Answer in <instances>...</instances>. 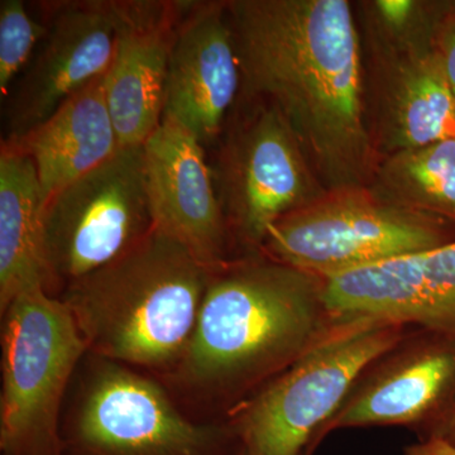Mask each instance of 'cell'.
Instances as JSON below:
<instances>
[{
    "label": "cell",
    "mask_w": 455,
    "mask_h": 455,
    "mask_svg": "<svg viewBox=\"0 0 455 455\" xmlns=\"http://www.w3.org/2000/svg\"><path fill=\"white\" fill-rule=\"evenodd\" d=\"M107 74L77 92L22 139L8 140L35 164L44 205L57 191L122 149L108 107Z\"/></svg>",
    "instance_id": "2e32d148"
},
{
    "label": "cell",
    "mask_w": 455,
    "mask_h": 455,
    "mask_svg": "<svg viewBox=\"0 0 455 455\" xmlns=\"http://www.w3.org/2000/svg\"><path fill=\"white\" fill-rule=\"evenodd\" d=\"M401 176L411 193L433 211L455 215V139L409 152Z\"/></svg>",
    "instance_id": "d6986e66"
},
{
    "label": "cell",
    "mask_w": 455,
    "mask_h": 455,
    "mask_svg": "<svg viewBox=\"0 0 455 455\" xmlns=\"http://www.w3.org/2000/svg\"><path fill=\"white\" fill-rule=\"evenodd\" d=\"M46 33V23L38 22L22 0L0 2V92L2 99L31 61Z\"/></svg>",
    "instance_id": "ffe728a7"
},
{
    "label": "cell",
    "mask_w": 455,
    "mask_h": 455,
    "mask_svg": "<svg viewBox=\"0 0 455 455\" xmlns=\"http://www.w3.org/2000/svg\"><path fill=\"white\" fill-rule=\"evenodd\" d=\"M44 200L29 156L2 140L0 151V310L23 292L53 295L44 243Z\"/></svg>",
    "instance_id": "e0dca14e"
},
{
    "label": "cell",
    "mask_w": 455,
    "mask_h": 455,
    "mask_svg": "<svg viewBox=\"0 0 455 455\" xmlns=\"http://www.w3.org/2000/svg\"><path fill=\"white\" fill-rule=\"evenodd\" d=\"M455 403V335L411 326L362 372L323 438L353 427H403L419 439Z\"/></svg>",
    "instance_id": "30bf717a"
},
{
    "label": "cell",
    "mask_w": 455,
    "mask_h": 455,
    "mask_svg": "<svg viewBox=\"0 0 455 455\" xmlns=\"http://www.w3.org/2000/svg\"><path fill=\"white\" fill-rule=\"evenodd\" d=\"M61 455H241L227 420L197 421L157 377L88 355L62 411Z\"/></svg>",
    "instance_id": "277c9868"
},
{
    "label": "cell",
    "mask_w": 455,
    "mask_h": 455,
    "mask_svg": "<svg viewBox=\"0 0 455 455\" xmlns=\"http://www.w3.org/2000/svg\"><path fill=\"white\" fill-rule=\"evenodd\" d=\"M438 439L455 447V403L419 440Z\"/></svg>",
    "instance_id": "603a6c76"
},
{
    "label": "cell",
    "mask_w": 455,
    "mask_h": 455,
    "mask_svg": "<svg viewBox=\"0 0 455 455\" xmlns=\"http://www.w3.org/2000/svg\"><path fill=\"white\" fill-rule=\"evenodd\" d=\"M439 59L455 98V18L449 20L443 32Z\"/></svg>",
    "instance_id": "44dd1931"
},
{
    "label": "cell",
    "mask_w": 455,
    "mask_h": 455,
    "mask_svg": "<svg viewBox=\"0 0 455 455\" xmlns=\"http://www.w3.org/2000/svg\"><path fill=\"white\" fill-rule=\"evenodd\" d=\"M411 326L341 317L324 339L236 406L226 420L241 455H313L358 377Z\"/></svg>",
    "instance_id": "5b68a950"
},
{
    "label": "cell",
    "mask_w": 455,
    "mask_h": 455,
    "mask_svg": "<svg viewBox=\"0 0 455 455\" xmlns=\"http://www.w3.org/2000/svg\"><path fill=\"white\" fill-rule=\"evenodd\" d=\"M326 307L455 335V241L323 278Z\"/></svg>",
    "instance_id": "4fadbf2b"
},
{
    "label": "cell",
    "mask_w": 455,
    "mask_h": 455,
    "mask_svg": "<svg viewBox=\"0 0 455 455\" xmlns=\"http://www.w3.org/2000/svg\"><path fill=\"white\" fill-rule=\"evenodd\" d=\"M46 33L5 97L4 140H18L109 71L118 42L116 2H56Z\"/></svg>",
    "instance_id": "9c48e42d"
},
{
    "label": "cell",
    "mask_w": 455,
    "mask_h": 455,
    "mask_svg": "<svg viewBox=\"0 0 455 455\" xmlns=\"http://www.w3.org/2000/svg\"><path fill=\"white\" fill-rule=\"evenodd\" d=\"M152 229L143 148H122L44 204V259L53 295L118 259Z\"/></svg>",
    "instance_id": "52a82bcc"
},
{
    "label": "cell",
    "mask_w": 455,
    "mask_h": 455,
    "mask_svg": "<svg viewBox=\"0 0 455 455\" xmlns=\"http://www.w3.org/2000/svg\"><path fill=\"white\" fill-rule=\"evenodd\" d=\"M228 13L245 92L280 114L329 182L361 178L370 139L348 2L239 0Z\"/></svg>",
    "instance_id": "6da1fadb"
},
{
    "label": "cell",
    "mask_w": 455,
    "mask_h": 455,
    "mask_svg": "<svg viewBox=\"0 0 455 455\" xmlns=\"http://www.w3.org/2000/svg\"><path fill=\"white\" fill-rule=\"evenodd\" d=\"M447 242L442 228L418 212L347 199L284 215L259 252L325 278Z\"/></svg>",
    "instance_id": "ba28073f"
},
{
    "label": "cell",
    "mask_w": 455,
    "mask_h": 455,
    "mask_svg": "<svg viewBox=\"0 0 455 455\" xmlns=\"http://www.w3.org/2000/svg\"><path fill=\"white\" fill-rule=\"evenodd\" d=\"M455 139V98L439 55L427 57L406 75L397 104V140L424 148Z\"/></svg>",
    "instance_id": "ac0fdd59"
},
{
    "label": "cell",
    "mask_w": 455,
    "mask_h": 455,
    "mask_svg": "<svg viewBox=\"0 0 455 455\" xmlns=\"http://www.w3.org/2000/svg\"><path fill=\"white\" fill-rule=\"evenodd\" d=\"M143 164L154 228L215 269L228 262L229 228L205 147L164 116L146 140Z\"/></svg>",
    "instance_id": "7c38bea8"
},
{
    "label": "cell",
    "mask_w": 455,
    "mask_h": 455,
    "mask_svg": "<svg viewBox=\"0 0 455 455\" xmlns=\"http://www.w3.org/2000/svg\"><path fill=\"white\" fill-rule=\"evenodd\" d=\"M116 5L118 42L106 95L121 148H136L163 122L171 50L185 2Z\"/></svg>",
    "instance_id": "9a60e30c"
},
{
    "label": "cell",
    "mask_w": 455,
    "mask_h": 455,
    "mask_svg": "<svg viewBox=\"0 0 455 455\" xmlns=\"http://www.w3.org/2000/svg\"><path fill=\"white\" fill-rule=\"evenodd\" d=\"M212 271L154 228L59 298L89 353L161 379L187 349Z\"/></svg>",
    "instance_id": "3957f363"
},
{
    "label": "cell",
    "mask_w": 455,
    "mask_h": 455,
    "mask_svg": "<svg viewBox=\"0 0 455 455\" xmlns=\"http://www.w3.org/2000/svg\"><path fill=\"white\" fill-rule=\"evenodd\" d=\"M323 290L322 277L265 253L228 260L212 271L184 355L158 379L191 418L226 420L340 322Z\"/></svg>",
    "instance_id": "7a4b0ae2"
},
{
    "label": "cell",
    "mask_w": 455,
    "mask_h": 455,
    "mask_svg": "<svg viewBox=\"0 0 455 455\" xmlns=\"http://www.w3.org/2000/svg\"><path fill=\"white\" fill-rule=\"evenodd\" d=\"M217 167L230 235L253 250L276 221L300 209L309 190L300 147L269 106L227 142Z\"/></svg>",
    "instance_id": "8fae6325"
},
{
    "label": "cell",
    "mask_w": 455,
    "mask_h": 455,
    "mask_svg": "<svg viewBox=\"0 0 455 455\" xmlns=\"http://www.w3.org/2000/svg\"><path fill=\"white\" fill-rule=\"evenodd\" d=\"M377 7L383 18L392 26H401L411 16L414 3L410 0H381Z\"/></svg>",
    "instance_id": "7402d4cb"
},
{
    "label": "cell",
    "mask_w": 455,
    "mask_h": 455,
    "mask_svg": "<svg viewBox=\"0 0 455 455\" xmlns=\"http://www.w3.org/2000/svg\"><path fill=\"white\" fill-rule=\"evenodd\" d=\"M0 455H61L62 411L88 355L61 299L20 293L0 310Z\"/></svg>",
    "instance_id": "8992f818"
},
{
    "label": "cell",
    "mask_w": 455,
    "mask_h": 455,
    "mask_svg": "<svg viewBox=\"0 0 455 455\" xmlns=\"http://www.w3.org/2000/svg\"><path fill=\"white\" fill-rule=\"evenodd\" d=\"M403 455H455V447L438 439L419 440L407 445Z\"/></svg>",
    "instance_id": "cb8c5ba5"
},
{
    "label": "cell",
    "mask_w": 455,
    "mask_h": 455,
    "mask_svg": "<svg viewBox=\"0 0 455 455\" xmlns=\"http://www.w3.org/2000/svg\"><path fill=\"white\" fill-rule=\"evenodd\" d=\"M241 80L228 4L185 2L171 50L164 116L206 147L220 136Z\"/></svg>",
    "instance_id": "5bb4252c"
}]
</instances>
